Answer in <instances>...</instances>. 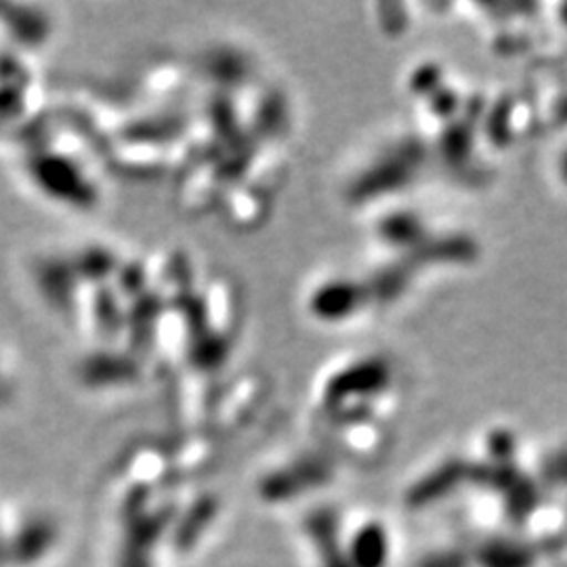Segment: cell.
Masks as SVG:
<instances>
[{
  "label": "cell",
  "instance_id": "obj_1",
  "mask_svg": "<svg viewBox=\"0 0 567 567\" xmlns=\"http://www.w3.org/2000/svg\"><path fill=\"white\" fill-rule=\"evenodd\" d=\"M564 171H566V175H567V156H566V163H564Z\"/></svg>",
  "mask_w": 567,
  "mask_h": 567
}]
</instances>
